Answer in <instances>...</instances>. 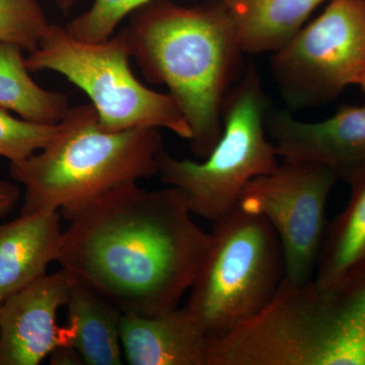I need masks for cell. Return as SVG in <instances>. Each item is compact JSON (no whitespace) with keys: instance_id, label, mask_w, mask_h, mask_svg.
I'll return each instance as SVG.
<instances>
[{"instance_id":"obj_1","label":"cell","mask_w":365,"mask_h":365,"mask_svg":"<svg viewBox=\"0 0 365 365\" xmlns=\"http://www.w3.org/2000/svg\"><path fill=\"white\" fill-rule=\"evenodd\" d=\"M187 197L128 182L61 215L60 267L123 314L173 311L189 292L210 245Z\"/></svg>"},{"instance_id":"obj_2","label":"cell","mask_w":365,"mask_h":365,"mask_svg":"<svg viewBox=\"0 0 365 365\" xmlns=\"http://www.w3.org/2000/svg\"><path fill=\"white\" fill-rule=\"evenodd\" d=\"M123 30L144 78L165 86L188 122L192 153L207 158L222 135L225 98L247 67L227 9L220 0L195 6L155 0Z\"/></svg>"},{"instance_id":"obj_3","label":"cell","mask_w":365,"mask_h":365,"mask_svg":"<svg viewBox=\"0 0 365 365\" xmlns=\"http://www.w3.org/2000/svg\"><path fill=\"white\" fill-rule=\"evenodd\" d=\"M208 365H365V267L331 283L284 278L260 313L210 341Z\"/></svg>"},{"instance_id":"obj_4","label":"cell","mask_w":365,"mask_h":365,"mask_svg":"<svg viewBox=\"0 0 365 365\" xmlns=\"http://www.w3.org/2000/svg\"><path fill=\"white\" fill-rule=\"evenodd\" d=\"M62 122L47 148L9 165L14 181L25 187L21 215H63L122 185L158 176L160 129L106 130L91 104L69 108Z\"/></svg>"},{"instance_id":"obj_5","label":"cell","mask_w":365,"mask_h":365,"mask_svg":"<svg viewBox=\"0 0 365 365\" xmlns=\"http://www.w3.org/2000/svg\"><path fill=\"white\" fill-rule=\"evenodd\" d=\"M210 235L184 307L211 341L265 309L285 272L279 237L264 216L237 204L213 222Z\"/></svg>"},{"instance_id":"obj_6","label":"cell","mask_w":365,"mask_h":365,"mask_svg":"<svg viewBox=\"0 0 365 365\" xmlns=\"http://www.w3.org/2000/svg\"><path fill=\"white\" fill-rule=\"evenodd\" d=\"M269 101L261 74L252 62L225 98L222 132L203 162L179 160L165 150L158 155V177L181 190L193 215L215 222L237 207L252 180L279 165L266 131Z\"/></svg>"},{"instance_id":"obj_7","label":"cell","mask_w":365,"mask_h":365,"mask_svg":"<svg viewBox=\"0 0 365 365\" xmlns=\"http://www.w3.org/2000/svg\"><path fill=\"white\" fill-rule=\"evenodd\" d=\"M131 59L124 30L103 42H86L66 26L51 24L25 62L30 71L57 72L78 86L90 98L106 130L163 128L189 141L191 128L174 98L139 81Z\"/></svg>"},{"instance_id":"obj_8","label":"cell","mask_w":365,"mask_h":365,"mask_svg":"<svg viewBox=\"0 0 365 365\" xmlns=\"http://www.w3.org/2000/svg\"><path fill=\"white\" fill-rule=\"evenodd\" d=\"M271 76L290 110L328 105L365 76V0H331L271 54Z\"/></svg>"},{"instance_id":"obj_9","label":"cell","mask_w":365,"mask_h":365,"mask_svg":"<svg viewBox=\"0 0 365 365\" xmlns=\"http://www.w3.org/2000/svg\"><path fill=\"white\" fill-rule=\"evenodd\" d=\"M339 178L312 162L284 160L275 170L252 180L239 205L270 222L279 237L285 279H313L328 227L327 204Z\"/></svg>"},{"instance_id":"obj_10","label":"cell","mask_w":365,"mask_h":365,"mask_svg":"<svg viewBox=\"0 0 365 365\" xmlns=\"http://www.w3.org/2000/svg\"><path fill=\"white\" fill-rule=\"evenodd\" d=\"M265 126L283 160L319 163L347 182L365 169V106H344L318 122L268 109Z\"/></svg>"},{"instance_id":"obj_11","label":"cell","mask_w":365,"mask_h":365,"mask_svg":"<svg viewBox=\"0 0 365 365\" xmlns=\"http://www.w3.org/2000/svg\"><path fill=\"white\" fill-rule=\"evenodd\" d=\"M69 277L63 269L46 274L1 304L0 365H38L68 344L57 314L66 306Z\"/></svg>"},{"instance_id":"obj_12","label":"cell","mask_w":365,"mask_h":365,"mask_svg":"<svg viewBox=\"0 0 365 365\" xmlns=\"http://www.w3.org/2000/svg\"><path fill=\"white\" fill-rule=\"evenodd\" d=\"M120 336L130 365H208L210 339L185 307L153 316L123 314Z\"/></svg>"},{"instance_id":"obj_13","label":"cell","mask_w":365,"mask_h":365,"mask_svg":"<svg viewBox=\"0 0 365 365\" xmlns=\"http://www.w3.org/2000/svg\"><path fill=\"white\" fill-rule=\"evenodd\" d=\"M60 220L59 211H48L0 223V304L42 278L57 261Z\"/></svg>"},{"instance_id":"obj_14","label":"cell","mask_w":365,"mask_h":365,"mask_svg":"<svg viewBox=\"0 0 365 365\" xmlns=\"http://www.w3.org/2000/svg\"><path fill=\"white\" fill-rule=\"evenodd\" d=\"M68 277V344L78 352L85 364H123L120 336L123 316L121 309L83 281L71 274Z\"/></svg>"},{"instance_id":"obj_15","label":"cell","mask_w":365,"mask_h":365,"mask_svg":"<svg viewBox=\"0 0 365 365\" xmlns=\"http://www.w3.org/2000/svg\"><path fill=\"white\" fill-rule=\"evenodd\" d=\"M331 0H220L245 54L277 51L304 26L314 9Z\"/></svg>"},{"instance_id":"obj_16","label":"cell","mask_w":365,"mask_h":365,"mask_svg":"<svg viewBox=\"0 0 365 365\" xmlns=\"http://www.w3.org/2000/svg\"><path fill=\"white\" fill-rule=\"evenodd\" d=\"M347 205L328 223L314 279L331 283L365 267V169L348 182Z\"/></svg>"},{"instance_id":"obj_17","label":"cell","mask_w":365,"mask_h":365,"mask_svg":"<svg viewBox=\"0 0 365 365\" xmlns=\"http://www.w3.org/2000/svg\"><path fill=\"white\" fill-rule=\"evenodd\" d=\"M18 45L0 44V107L41 124L61 122L69 110L64 93L38 85Z\"/></svg>"},{"instance_id":"obj_18","label":"cell","mask_w":365,"mask_h":365,"mask_svg":"<svg viewBox=\"0 0 365 365\" xmlns=\"http://www.w3.org/2000/svg\"><path fill=\"white\" fill-rule=\"evenodd\" d=\"M50 26L38 0H0V44L35 51Z\"/></svg>"},{"instance_id":"obj_19","label":"cell","mask_w":365,"mask_h":365,"mask_svg":"<svg viewBox=\"0 0 365 365\" xmlns=\"http://www.w3.org/2000/svg\"><path fill=\"white\" fill-rule=\"evenodd\" d=\"M63 122L41 124L14 117L0 107V157L19 163L47 148L63 130Z\"/></svg>"},{"instance_id":"obj_20","label":"cell","mask_w":365,"mask_h":365,"mask_svg":"<svg viewBox=\"0 0 365 365\" xmlns=\"http://www.w3.org/2000/svg\"><path fill=\"white\" fill-rule=\"evenodd\" d=\"M155 0H93L85 13L66 26L67 32L86 42H103L114 35L119 24Z\"/></svg>"},{"instance_id":"obj_21","label":"cell","mask_w":365,"mask_h":365,"mask_svg":"<svg viewBox=\"0 0 365 365\" xmlns=\"http://www.w3.org/2000/svg\"><path fill=\"white\" fill-rule=\"evenodd\" d=\"M20 197V188L16 184L0 181V216L11 212Z\"/></svg>"},{"instance_id":"obj_22","label":"cell","mask_w":365,"mask_h":365,"mask_svg":"<svg viewBox=\"0 0 365 365\" xmlns=\"http://www.w3.org/2000/svg\"><path fill=\"white\" fill-rule=\"evenodd\" d=\"M83 359L78 352L69 344L60 345L51 353L50 364L78 365L83 364Z\"/></svg>"},{"instance_id":"obj_23","label":"cell","mask_w":365,"mask_h":365,"mask_svg":"<svg viewBox=\"0 0 365 365\" xmlns=\"http://www.w3.org/2000/svg\"><path fill=\"white\" fill-rule=\"evenodd\" d=\"M54 1L64 13H68L71 7L76 4V0H54Z\"/></svg>"},{"instance_id":"obj_24","label":"cell","mask_w":365,"mask_h":365,"mask_svg":"<svg viewBox=\"0 0 365 365\" xmlns=\"http://www.w3.org/2000/svg\"><path fill=\"white\" fill-rule=\"evenodd\" d=\"M359 86H360V88H361V91H364L365 95V76L361 79V81H359Z\"/></svg>"},{"instance_id":"obj_25","label":"cell","mask_w":365,"mask_h":365,"mask_svg":"<svg viewBox=\"0 0 365 365\" xmlns=\"http://www.w3.org/2000/svg\"><path fill=\"white\" fill-rule=\"evenodd\" d=\"M0 314H1V304H0Z\"/></svg>"}]
</instances>
